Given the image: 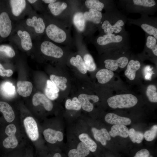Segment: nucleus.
Masks as SVG:
<instances>
[{
  "label": "nucleus",
  "instance_id": "obj_1",
  "mask_svg": "<svg viewBox=\"0 0 157 157\" xmlns=\"http://www.w3.org/2000/svg\"><path fill=\"white\" fill-rule=\"evenodd\" d=\"M138 99L130 94H120L108 98L107 102L109 106L113 108H129L135 106L138 102Z\"/></svg>",
  "mask_w": 157,
  "mask_h": 157
},
{
  "label": "nucleus",
  "instance_id": "obj_2",
  "mask_svg": "<svg viewBox=\"0 0 157 157\" xmlns=\"http://www.w3.org/2000/svg\"><path fill=\"white\" fill-rule=\"evenodd\" d=\"M46 33L50 39L56 43L63 42L66 38L67 35L65 31L54 24H49L47 26Z\"/></svg>",
  "mask_w": 157,
  "mask_h": 157
},
{
  "label": "nucleus",
  "instance_id": "obj_3",
  "mask_svg": "<svg viewBox=\"0 0 157 157\" xmlns=\"http://www.w3.org/2000/svg\"><path fill=\"white\" fill-rule=\"evenodd\" d=\"M40 49L44 55L56 58H61L64 53L60 47L48 41H44L41 44Z\"/></svg>",
  "mask_w": 157,
  "mask_h": 157
},
{
  "label": "nucleus",
  "instance_id": "obj_4",
  "mask_svg": "<svg viewBox=\"0 0 157 157\" xmlns=\"http://www.w3.org/2000/svg\"><path fill=\"white\" fill-rule=\"evenodd\" d=\"M16 130V126L13 124H9L6 127L5 132L8 137L3 142V145L5 148L13 149L17 146L18 142L15 136Z\"/></svg>",
  "mask_w": 157,
  "mask_h": 157
},
{
  "label": "nucleus",
  "instance_id": "obj_5",
  "mask_svg": "<svg viewBox=\"0 0 157 157\" xmlns=\"http://www.w3.org/2000/svg\"><path fill=\"white\" fill-rule=\"evenodd\" d=\"M26 133L29 138L32 141L37 140L39 134L37 123L34 118L31 117H26L24 120Z\"/></svg>",
  "mask_w": 157,
  "mask_h": 157
},
{
  "label": "nucleus",
  "instance_id": "obj_6",
  "mask_svg": "<svg viewBox=\"0 0 157 157\" xmlns=\"http://www.w3.org/2000/svg\"><path fill=\"white\" fill-rule=\"evenodd\" d=\"M78 99L81 107L84 110L91 112L93 109V103H96L99 100L98 97L96 95H90L81 94L78 96Z\"/></svg>",
  "mask_w": 157,
  "mask_h": 157
},
{
  "label": "nucleus",
  "instance_id": "obj_7",
  "mask_svg": "<svg viewBox=\"0 0 157 157\" xmlns=\"http://www.w3.org/2000/svg\"><path fill=\"white\" fill-rule=\"evenodd\" d=\"M12 29L11 21L7 13H2L0 15V35L3 38L10 35Z\"/></svg>",
  "mask_w": 157,
  "mask_h": 157
},
{
  "label": "nucleus",
  "instance_id": "obj_8",
  "mask_svg": "<svg viewBox=\"0 0 157 157\" xmlns=\"http://www.w3.org/2000/svg\"><path fill=\"white\" fill-rule=\"evenodd\" d=\"M128 62V58L125 56L120 57L116 60L106 59L104 61L106 68L112 71L116 70L118 67L122 68L125 67Z\"/></svg>",
  "mask_w": 157,
  "mask_h": 157
},
{
  "label": "nucleus",
  "instance_id": "obj_9",
  "mask_svg": "<svg viewBox=\"0 0 157 157\" xmlns=\"http://www.w3.org/2000/svg\"><path fill=\"white\" fill-rule=\"evenodd\" d=\"M43 134L45 140L51 144H54L57 141H61L63 139V135L62 132L51 128L45 129Z\"/></svg>",
  "mask_w": 157,
  "mask_h": 157
},
{
  "label": "nucleus",
  "instance_id": "obj_10",
  "mask_svg": "<svg viewBox=\"0 0 157 157\" xmlns=\"http://www.w3.org/2000/svg\"><path fill=\"white\" fill-rule=\"evenodd\" d=\"M105 120L107 123L112 124L128 125L131 123V119L127 117H122L113 113L107 114Z\"/></svg>",
  "mask_w": 157,
  "mask_h": 157
},
{
  "label": "nucleus",
  "instance_id": "obj_11",
  "mask_svg": "<svg viewBox=\"0 0 157 157\" xmlns=\"http://www.w3.org/2000/svg\"><path fill=\"white\" fill-rule=\"evenodd\" d=\"M32 103L35 106L42 103L46 110L50 111L53 108V104L51 101L44 94L36 93L34 94L32 98Z\"/></svg>",
  "mask_w": 157,
  "mask_h": 157
},
{
  "label": "nucleus",
  "instance_id": "obj_12",
  "mask_svg": "<svg viewBox=\"0 0 157 157\" xmlns=\"http://www.w3.org/2000/svg\"><path fill=\"white\" fill-rule=\"evenodd\" d=\"M27 25L33 27L35 32L37 33H42L45 29V24L43 19L40 17L33 16L32 18H28L26 20Z\"/></svg>",
  "mask_w": 157,
  "mask_h": 157
},
{
  "label": "nucleus",
  "instance_id": "obj_13",
  "mask_svg": "<svg viewBox=\"0 0 157 157\" xmlns=\"http://www.w3.org/2000/svg\"><path fill=\"white\" fill-rule=\"evenodd\" d=\"M124 24L123 21L120 19L112 26L108 20H106L102 24L101 27L106 34H111L114 32L115 33H119L122 29L121 26H123Z\"/></svg>",
  "mask_w": 157,
  "mask_h": 157
},
{
  "label": "nucleus",
  "instance_id": "obj_14",
  "mask_svg": "<svg viewBox=\"0 0 157 157\" xmlns=\"http://www.w3.org/2000/svg\"><path fill=\"white\" fill-rule=\"evenodd\" d=\"M92 131L94 139L97 141L100 142L103 145H106L107 143L106 141L111 139L109 133L105 128H102L99 130L92 128Z\"/></svg>",
  "mask_w": 157,
  "mask_h": 157
},
{
  "label": "nucleus",
  "instance_id": "obj_15",
  "mask_svg": "<svg viewBox=\"0 0 157 157\" xmlns=\"http://www.w3.org/2000/svg\"><path fill=\"white\" fill-rule=\"evenodd\" d=\"M17 91L19 94L23 97L30 95L32 92L33 85L28 81H19L17 83Z\"/></svg>",
  "mask_w": 157,
  "mask_h": 157
},
{
  "label": "nucleus",
  "instance_id": "obj_16",
  "mask_svg": "<svg viewBox=\"0 0 157 157\" xmlns=\"http://www.w3.org/2000/svg\"><path fill=\"white\" fill-rule=\"evenodd\" d=\"M140 67V64L138 61L131 60L128 63L125 71V76L130 80H133L135 77L136 72Z\"/></svg>",
  "mask_w": 157,
  "mask_h": 157
},
{
  "label": "nucleus",
  "instance_id": "obj_17",
  "mask_svg": "<svg viewBox=\"0 0 157 157\" xmlns=\"http://www.w3.org/2000/svg\"><path fill=\"white\" fill-rule=\"evenodd\" d=\"M90 151L83 142H79L76 149L70 150L68 154L69 157H85L90 153Z\"/></svg>",
  "mask_w": 157,
  "mask_h": 157
},
{
  "label": "nucleus",
  "instance_id": "obj_18",
  "mask_svg": "<svg viewBox=\"0 0 157 157\" xmlns=\"http://www.w3.org/2000/svg\"><path fill=\"white\" fill-rule=\"evenodd\" d=\"M0 111L3 113L5 119L8 122H11L14 119V112L11 106L7 103L0 101Z\"/></svg>",
  "mask_w": 157,
  "mask_h": 157
},
{
  "label": "nucleus",
  "instance_id": "obj_19",
  "mask_svg": "<svg viewBox=\"0 0 157 157\" xmlns=\"http://www.w3.org/2000/svg\"><path fill=\"white\" fill-rule=\"evenodd\" d=\"M17 34L21 40V44L22 48L25 50H30L32 47V43L29 33L26 31L19 30Z\"/></svg>",
  "mask_w": 157,
  "mask_h": 157
},
{
  "label": "nucleus",
  "instance_id": "obj_20",
  "mask_svg": "<svg viewBox=\"0 0 157 157\" xmlns=\"http://www.w3.org/2000/svg\"><path fill=\"white\" fill-rule=\"evenodd\" d=\"M109 133L110 135L113 137L119 136L126 138L129 136V130L125 125L116 124L112 126Z\"/></svg>",
  "mask_w": 157,
  "mask_h": 157
},
{
  "label": "nucleus",
  "instance_id": "obj_21",
  "mask_svg": "<svg viewBox=\"0 0 157 157\" xmlns=\"http://www.w3.org/2000/svg\"><path fill=\"white\" fill-rule=\"evenodd\" d=\"M10 2L13 15L16 17L19 16L25 8L26 5V1L11 0Z\"/></svg>",
  "mask_w": 157,
  "mask_h": 157
},
{
  "label": "nucleus",
  "instance_id": "obj_22",
  "mask_svg": "<svg viewBox=\"0 0 157 157\" xmlns=\"http://www.w3.org/2000/svg\"><path fill=\"white\" fill-rule=\"evenodd\" d=\"M123 39L119 35H115L114 34H106L99 37L97 39L98 44L101 45H104L112 42H119Z\"/></svg>",
  "mask_w": 157,
  "mask_h": 157
},
{
  "label": "nucleus",
  "instance_id": "obj_23",
  "mask_svg": "<svg viewBox=\"0 0 157 157\" xmlns=\"http://www.w3.org/2000/svg\"><path fill=\"white\" fill-rule=\"evenodd\" d=\"M114 75L112 71L106 69H102L97 73L96 76L99 83L105 84L109 81Z\"/></svg>",
  "mask_w": 157,
  "mask_h": 157
},
{
  "label": "nucleus",
  "instance_id": "obj_24",
  "mask_svg": "<svg viewBox=\"0 0 157 157\" xmlns=\"http://www.w3.org/2000/svg\"><path fill=\"white\" fill-rule=\"evenodd\" d=\"M83 15L85 20L96 24L99 23L102 17L100 11L92 9H90L88 11L85 12Z\"/></svg>",
  "mask_w": 157,
  "mask_h": 157
},
{
  "label": "nucleus",
  "instance_id": "obj_25",
  "mask_svg": "<svg viewBox=\"0 0 157 157\" xmlns=\"http://www.w3.org/2000/svg\"><path fill=\"white\" fill-rule=\"evenodd\" d=\"M70 62L71 64L77 68L79 71L81 73L85 74L87 72L85 63L81 57L79 55L76 56L72 57Z\"/></svg>",
  "mask_w": 157,
  "mask_h": 157
},
{
  "label": "nucleus",
  "instance_id": "obj_26",
  "mask_svg": "<svg viewBox=\"0 0 157 157\" xmlns=\"http://www.w3.org/2000/svg\"><path fill=\"white\" fill-rule=\"evenodd\" d=\"M78 138L86 146L90 151L94 152L96 151L97 145L88 134L84 133H82L79 135Z\"/></svg>",
  "mask_w": 157,
  "mask_h": 157
},
{
  "label": "nucleus",
  "instance_id": "obj_27",
  "mask_svg": "<svg viewBox=\"0 0 157 157\" xmlns=\"http://www.w3.org/2000/svg\"><path fill=\"white\" fill-rule=\"evenodd\" d=\"M67 7L66 3L58 1L49 4L48 7L51 13L55 16L60 14Z\"/></svg>",
  "mask_w": 157,
  "mask_h": 157
},
{
  "label": "nucleus",
  "instance_id": "obj_28",
  "mask_svg": "<svg viewBox=\"0 0 157 157\" xmlns=\"http://www.w3.org/2000/svg\"><path fill=\"white\" fill-rule=\"evenodd\" d=\"M73 22L74 25L80 31H83L85 27V20L82 13H76L73 17Z\"/></svg>",
  "mask_w": 157,
  "mask_h": 157
},
{
  "label": "nucleus",
  "instance_id": "obj_29",
  "mask_svg": "<svg viewBox=\"0 0 157 157\" xmlns=\"http://www.w3.org/2000/svg\"><path fill=\"white\" fill-rule=\"evenodd\" d=\"M51 81L58 88L64 90L67 88L66 83L67 80L66 78L62 76H58L54 74H51L50 76Z\"/></svg>",
  "mask_w": 157,
  "mask_h": 157
},
{
  "label": "nucleus",
  "instance_id": "obj_30",
  "mask_svg": "<svg viewBox=\"0 0 157 157\" xmlns=\"http://www.w3.org/2000/svg\"><path fill=\"white\" fill-rule=\"evenodd\" d=\"M129 135L132 142L140 143L144 138L143 134L140 131H136L133 128H131L129 130Z\"/></svg>",
  "mask_w": 157,
  "mask_h": 157
},
{
  "label": "nucleus",
  "instance_id": "obj_31",
  "mask_svg": "<svg viewBox=\"0 0 157 157\" xmlns=\"http://www.w3.org/2000/svg\"><path fill=\"white\" fill-rule=\"evenodd\" d=\"M65 107L68 110H79L81 108L78 98L76 97H73L72 100L70 99L67 100L65 103Z\"/></svg>",
  "mask_w": 157,
  "mask_h": 157
},
{
  "label": "nucleus",
  "instance_id": "obj_32",
  "mask_svg": "<svg viewBox=\"0 0 157 157\" xmlns=\"http://www.w3.org/2000/svg\"><path fill=\"white\" fill-rule=\"evenodd\" d=\"M146 94L150 102H157V88L155 85H148L146 90Z\"/></svg>",
  "mask_w": 157,
  "mask_h": 157
},
{
  "label": "nucleus",
  "instance_id": "obj_33",
  "mask_svg": "<svg viewBox=\"0 0 157 157\" xmlns=\"http://www.w3.org/2000/svg\"><path fill=\"white\" fill-rule=\"evenodd\" d=\"M83 59L87 70L92 72L95 70L96 65L92 56L90 54H85L84 56Z\"/></svg>",
  "mask_w": 157,
  "mask_h": 157
},
{
  "label": "nucleus",
  "instance_id": "obj_34",
  "mask_svg": "<svg viewBox=\"0 0 157 157\" xmlns=\"http://www.w3.org/2000/svg\"><path fill=\"white\" fill-rule=\"evenodd\" d=\"M87 7L90 9H92L99 11H101L104 7V4L98 0H87L85 2Z\"/></svg>",
  "mask_w": 157,
  "mask_h": 157
},
{
  "label": "nucleus",
  "instance_id": "obj_35",
  "mask_svg": "<svg viewBox=\"0 0 157 157\" xmlns=\"http://www.w3.org/2000/svg\"><path fill=\"white\" fill-rule=\"evenodd\" d=\"M157 126L153 125L149 130L146 131L144 135L145 140L147 141H151L154 140L157 135Z\"/></svg>",
  "mask_w": 157,
  "mask_h": 157
},
{
  "label": "nucleus",
  "instance_id": "obj_36",
  "mask_svg": "<svg viewBox=\"0 0 157 157\" xmlns=\"http://www.w3.org/2000/svg\"><path fill=\"white\" fill-rule=\"evenodd\" d=\"M141 27L146 33L157 39V29L154 27L147 24H143L141 25Z\"/></svg>",
  "mask_w": 157,
  "mask_h": 157
},
{
  "label": "nucleus",
  "instance_id": "obj_37",
  "mask_svg": "<svg viewBox=\"0 0 157 157\" xmlns=\"http://www.w3.org/2000/svg\"><path fill=\"white\" fill-rule=\"evenodd\" d=\"M59 91V88L53 82L49 80H47V85L45 89V92L52 93H57Z\"/></svg>",
  "mask_w": 157,
  "mask_h": 157
},
{
  "label": "nucleus",
  "instance_id": "obj_38",
  "mask_svg": "<svg viewBox=\"0 0 157 157\" xmlns=\"http://www.w3.org/2000/svg\"><path fill=\"white\" fill-rule=\"evenodd\" d=\"M134 4L146 7H151L156 5V2L153 0H133Z\"/></svg>",
  "mask_w": 157,
  "mask_h": 157
},
{
  "label": "nucleus",
  "instance_id": "obj_39",
  "mask_svg": "<svg viewBox=\"0 0 157 157\" xmlns=\"http://www.w3.org/2000/svg\"><path fill=\"white\" fill-rule=\"evenodd\" d=\"M0 51L4 52L7 56L10 58L14 57L15 54V52L12 48L6 45H0Z\"/></svg>",
  "mask_w": 157,
  "mask_h": 157
},
{
  "label": "nucleus",
  "instance_id": "obj_40",
  "mask_svg": "<svg viewBox=\"0 0 157 157\" xmlns=\"http://www.w3.org/2000/svg\"><path fill=\"white\" fill-rule=\"evenodd\" d=\"M2 87L3 92L7 95H10L14 92L15 87L10 83H5L3 85Z\"/></svg>",
  "mask_w": 157,
  "mask_h": 157
},
{
  "label": "nucleus",
  "instance_id": "obj_41",
  "mask_svg": "<svg viewBox=\"0 0 157 157\" xmlns=\"http://www.w3.org/2000/svg\"><path fill=\"white\" fill-rule=\"evenodd\" d=\"M156 39L151 36H148L147 39L146 46L149 48L152 49L157 44Z\"/></svg>",
  "mask_w": 157,
  "mask_h": 157
},
{
  "label": "nucleus",
  "instance_id": "obj_42",
  "mask_svg": "<svg viewBox=\"0 0 157 157\" xmlns=\"http://www.w3.org/2000/svg\"><path fill=\"white\" fill-rule=\"evenodd\" d=\"M13 73V71L10 69H5L0 63V76L9 77L12 75Z\"/></svg>",
  "mask_w": 157,
  "mask_h": 157
},
{
  "label": "nucleus",
  "instance_id": "obj_43",
  "mask_svg": "<svg viewBox=\"0 0 157 157\" xmlns=\"http://www.w3.org/2000/svg\"><path fill=\"white\" fill-rule=\"evenodd\" d=\"M149 151L143 149L138 151L133 157H149Z\"/></svg>",
  "mask_w": 157,
  "mask_h": 157
},
{
  "label": "nucleus",
  "instance_id": "obj_44",
  "mask_svg": "<svg viewBox=\"0 0 157 157\" xmlns=\"http://www.w3.org/2000/svg\"><path fill=\"white\" fill-rule=\"evenodd\" d=\"M153 53L156 56H157V44H156L155 46L152 49Z\"/></svg>",
  "mask_w": 157,
  "mask_h": 157
},
{
  "label": "nucleus",
  "instance_id": "obj_45",
  "mask_svg": "<svg viewBox=\"0 0 157 157\" xmlns=\"http://www.w3.org/2000/svg\"><path fill=\"white\" fill-rule=\"evenodd\" d=\"M42 1L45 3L50 4L54 3L56 1V0H43Z\"/></svg>",
  "mask_w": 157,
  "mask_h": 157
},
{
  "label": "nucleus",
  "instance_id": "obj_46",
  "mask_svg": "<svg viewBox=\"0 0 157 157\" xmlns=\"http://www.w3.org/2000/svg\"><path fill=\"white\" fill-rule=\"evenodd\" d=\"M53 157H62V156L60 154L57 153L54 154Z\"/></svg>",
  "mask_w": 157,
  "mask_h": 157
},
{
  "label": "nucleus",
  "instance_id": "obj_47",
  "mask_svg": "<svg viewBox=\"0 0 157 157\" xmlns=\"http://www.w3.org/2000/svg\"><path fill=\"white\" fill-rule=\"evenodd\" d=\"M27 1L31 3H33L35 2L37 0H28Z\"/></svg>",
  "mask_w": 157,
  "mask_h": 157
}]
</instances>
